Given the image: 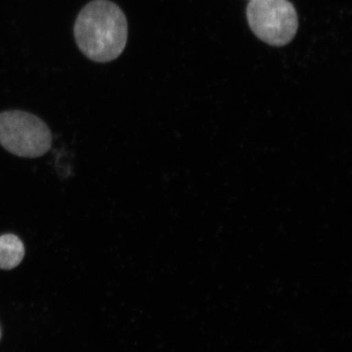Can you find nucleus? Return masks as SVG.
<instances>
[{
	"label": "nucleus",
	"mask_w": 352,
	"mask_h": 352,
	"mask_svg": "<svg viewBox=\"0 0 352 352\" xmlns=\"http://www.w3.org/2000/svg\"><path fill=\"white\" fill-rule=\"evenodd\" d=\"M247 19L252 32L272 46L286 45L298 32V14L289 0H250Z\"/></svg>",
	"instance_id": "7ed1b4c3"
},
{
	"label": "nucleus",
	"mask_w": 352,
	"mask_h": 352,
	"mask_svg": "<svg viewBox=\"0 0 352 352\" xmlns=\"http://www.w3.org/2000/svg\"><path fill=\"white\" fill-rule=\"evenodd\" d=\"M0 340H1V331H0Z\"/></svg>",
	"instance_id": "39448f33"
},
{
	"label": "nucleus",
	"mask_w": 352,
	"mask_h": 352,
	"mask_svg": "<svg viewBox=\"0 0 352 352\" xmlns=\"http://www.w3.org/2000/svg\"><path fill=\"white\" fill-rule=\"evenodd\" d=\"M74 36L78 50L88 59L96 63L113 61L126 48V14L110 0H92L78 13Z\"/></svg>",
	"instance_id": "f257e3e1"
},
{
	"label": "nucleus",
	"mask_w": 352,
	"mask_h": 352,
	"mask_svg": "<svg viewBox=\"0 0 352 352\" xmlns=\"http://www.w3.org/2000/svg\"><path fill=\"white\" fill-rule=\"evenodd\" d=\"M25 256L22 240L13 234L0 236V270H11L17 267Z\"/></svg>",
	"instance_id": "20e7f679"
},
{
	"label": "nucleus",
	"mask_w": 352,
	"mask_h": 352,
	"mask_svg": "<svg viewBox=\"0 0 352 352\" xmlns=\"http://www.w3.org/2000/svg\"><path fill=\"white\" fill-rule=\"evenodd\" d=\"M52 135L47 124L24 111L0 113V145L16 156L38 157L50 151Z\"/></svg>",
	"instance_id": "f03ea898"
}]
</instances>
